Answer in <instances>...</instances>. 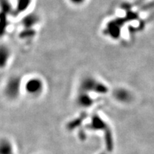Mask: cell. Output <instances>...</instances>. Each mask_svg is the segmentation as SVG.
I'll list each match as a JSON object with an SVG mask.
<instances>
[{
  "mask_svg": "<svg viewBox=\"0 0 154 154\" xmlns=\"http://www.w3.org/2000/svg\"><path fill=\"white\" fill-rule=\"evenodd\" d=\"M79 91L104 95L109 93V88L106 84L100 80L96 79L94 77L85 76L81 80Z\"/></svg>",
  "mask_w": 154,
  "mask_h": 154,
  "instance_id": "cell-1",
  "label": "cell"
},
{
  "mask_svg": "<svg viewBox=\"0 0 154 154\" xmlns=\"http://www.w3.org/2000/svg\"><path fill=\"white\" fill-rule=\"evenodd\" d=\"M23 80L19 75L9 77L4 86L3 94L9 101H15L19 97L23 91Z\"/></svg>",
  "mask_w": 154,
  "mask_h": 154,
  "instance_id": "cell-2",
  "label": "cell"
},
{
  "mask_svg": "<svg viewBox=\"0 0 154 154\" xmlns=\"http://www.w3.org/2000/svg\"><path fill=\"white\" fill-rule=\"evenodd\" d=\"M44 81L38 76H32L23 84V91L29 97L38 98L44 93Z\"/></svg>",
  "mask_w": 154,
  "mask_h": 154,
  "instance_id": "cell-3",
  "label": "cell"
},
{
  "mask_svg": "<svg viewBox=\"0 0 154 154\" xmlns=\"http://www.w3.org/2000/svg\"><path fill=\"white\" fill-rule=\"evenodd\" d=\"M112 96L116 101L124 105L129 104L134 99L131 91L123 86L116 88L112 91Z\"/></svg>",
  "mask_w": 154,
  "mask_h": 154,
  "instance_id": "cell-4",
  "label": "cell"
},
{
  "mask_svg": "<svg viewBox=\"0 0 154 154\" xmlns=\"http://www.w3.org/2000/svg\"><path fill=\"white\" fill-rule=\"evenodd\" d=\"M76 102L79 107L88 109L94 105V99L89 93L79 91L76 98Z\"/></svg>",
  "mask_w": 154,
  "mask_h": 154,
  "instance_id": "cell-5",
  "label": "cell"
},
{
  "mask_svg": "<svg viewBox=\"0 0 154 154\" xmlns=\"http://www.w3.org/2000/svg\"><path fill=\"white\" fill-rule=\"evenodd\" d=\"M106 30V34L108 36H109L111 38H113V39H117L121 36V23H119V22H116V20L109 22L107 24Z\"/></svg>",
  "mask_w": 154,
  "mask_h": 154,
  "instance_id": "cell-6",
  "label": "cell"
},
{
  "mask_svg": "<svg viewBox=\"0 0 154 154\" xmlns=\"http://www.w3.org/2000/svg\"><path fill=\"white\" fill-rule=\"evenodd\" d=\"M39 17L36 14H29L22 19V25L24 29H34V26L39 22Z\"/></svg>",
  "mask_w": 154,
  "mask_h": 154,
  "instance_id": "cell-7",
  "label": "cell"
},
{
  "mask_svg": "<svg viewBox=\"0 0 154 154\" xmlns=\"http://www.w3.org/2000/svg\"><path fill=\"white\" fill-rule=\"evenodd\" d=\"M11 57V51L8 47L2 44L0 47V66L2 69H4L8 64Z\"/></svg>",
  "mask_w": 154,
  "mask_h": 154,
  "instance_id": "cell-8",
  "label": "cell"
},
{
  "mask_svg": "<svg viewBox=\"0 0 154 154\" xmlns=\"http://www.w3.org/2000/svg\"><path fill=\"white\" fill-rule=\"evenodd\" d=\"M32 0H17V5L14 9L12 15L18 16L28 10L29 7L32 5Z\"/></svg>",
  "mask_w": 154,
  "mask_h": 154,
  "instance_id": "cell-9",
  "label": "cell"
},
{
  "mask_svg": "<svg viewBox=\"0 0 154 154\" xmlns=\"http://www.w3.org/2000/svg\"><path fill=\"white\" fill-rule=\"evenodd\" d=\"M1 154H14V146L7 138L2 139Z\"/></svg>",
  "mask_w": 154,
  "mask_h": 154,
  "instance_id": "cell-10",
  "label": "cell"
},
{
  "mask_svg": "<svg viewBox=\"0 0 154 154\" xmlns=\"http://www.w3.org/2000/svg\"><path fill=\"white\" fill-rule=\"evenodd\" d=\"M11 6L9 0H1V13L7 15L12 14L14 8Z\"/></svg>",
  "mask_w": 154,
  "mask_h": 154,
  "instance_id": "cell-11",
  "label": "cell"
},
{
  "mask_svg": "<svg viewBox=\"0 0 154 154\" xmlns=\"http://www.w3.org/2000/svg\"><path fill=\"white\" fill-rule=\"evenodd\" d=\"M36 32L34 29H23V30L19 34V36L22 38H29L35 36Z\"/></svg>",
  "mask_w": 154,
  "mask_h": 154,
  "instance_id": "cell-12",
  "label": "cell"
},
{
  "mask_svg": "<svg viewBox=\"0 0 154 154\" xmlns=\"http://www.w3.org/2000/svg\"><path fill=\"white\" fill-rule=\"evenodd\" d=\"M8 15L1 13V34L4 35L8 25Z\"/></svg>",
  "mask_w": 154,
  "mask_h": 154,
  "instance_id": "cell-13",
  "label": "cell"
},
{
  "mask_svg": "<svg viewBox=\"0 0 154 154\" xmlns=\"http://www.w3.org/2000/svg\"><path fill=\"white\" fill-rule=\"evenodd\" d=\"M68 1L72 4V5L76 6V7H80V6L85 4L86 0H68Z\"/></svg>",
  "mask_w": 154,
  "mask_h": 154,
  "instance_id": "cell-14",
  "label": "cell"
}]
</instances>
